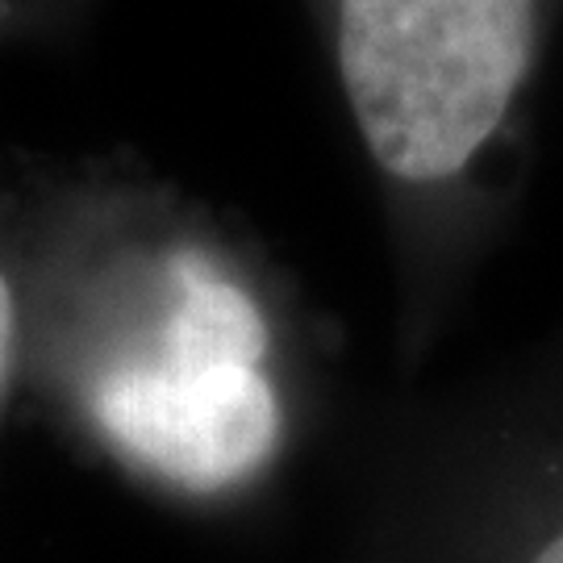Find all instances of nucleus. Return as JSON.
<instances>
[{
  "instance_id": "nucleus-1",
  "label": "nucleus",
  "mask_w": 563,
  "mask_h": 563,
  "mask_svg": "<svg viewBox=\"0 0 563 563\" xmlns=\"http://www.w3.org/2000/svg\"><path fill=\"white\" fill-rule=\"evenodd\" d=\"M388 192L481 234L509 201L563 0H305Z\"/></svg>"
},
{
  "instance_id": "nucleus-2",
  "label": "nucleus",
  "mask_w": 563,
  "mask_h": 563,
  "mask_svg": "<svg viewBox=\"0 0 563 563\" xmlns=\"http://www.w3.org/2000/svg\"><path fill=\"white\" fill-rule=\"evenodd\" d=\"M88 401L118 451L197 493L246 481L280 446V393L267 367L109 363Z\"/></svg>"
},
{
  "instance_id": "nucleus-3",
  "label": "nucleus",
  "mask_w": 563,
  "mask_h": 563,
  "mask_svg": "<svg viewBox=\"0 0 563 563\" xmlns=\"http://www.w3.org/2000/svg\"><path fill=\"white\" fill-rule=\"evenodd\" d=\"M97 0H0V38L63 42L92 18Z\"/></svg>"
},
{
  "instance_id": "nucleus-4",
  "label": "nucleus",
  "mask_w": 563,
  "mask_h": 563,
  "mask_svg": "<svg viewBox=\"0 0 563 563\" xmlns=\"http://www.w3.org/2000/svg\"><path fill=\"white\" fill-rule=\"evenodd\" d=\"M555 393H560L563 401V355H560V376H555ZM509 563H563V501L551 514H534L522 551Z\"/></svg>"
},
{
  "instance_id": "nucleus-5",
  "label": "nucleus",
  "mask_w": 563,
  "mask_h": 563,
  "mask_svg": "<svg viewBox=\"0 0 563 563\" xmlns=\"http://www.w3.org/2000/svg\"><path fill=\"white\" fill-rule=\"evenodd\" d=\"M13 355H18V292L9 276L0 272V397H4V384L13 372Z\"/></svg>"
}]
</instances>
